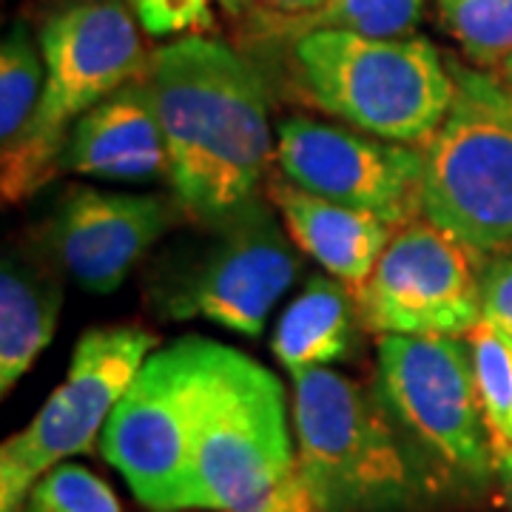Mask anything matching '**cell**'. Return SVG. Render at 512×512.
<instances>
[{
    "label": "cell",
    "mask_w": 512,
    "mask_h": 512,
    "mask_svg": "<svg viewBox=\"0 0 512 512\" xmlns=\"http://www.w3.org/2000/svg\"><path fill=\"white\" fill-rule=\"evenodd\" d=\"M63 285L46 262L20 248L6 251L0 268V393L20 382L55 336Z\"/></svg>",
    "instance_id": "cell-16"
},
{
    "label": "cell",
    "mask_w": 512,
    "mask_h": 512,
    "mask_svg": "<svg viewBox=\"0 0 512 512\" xmlns=\"http://www.w3.org/2000/svg\"><path fill=\"white\" fill-rule=\"evenodd\" d=\"M293 433L322 512H402L430 490L382 399L330 367L293 379Z\"/></svg>",
    "instance_id": "cell-3"
},
{
    "label": "cell",
    "mask_w": 512,
    "mask_h": 512,
    "mask_svg": "<svg viewBox=\"0 0 512 512\" xmlns=\"http://www.w3.org/2000/svg\"><path fill=\"white\" fill-rule=\"evenodd\" d=\"M356 302L350 288L330 276H311L305 291L279 316L274 353L293 379L345 359L353 342Z\"/></svg>",
    "instance_id": "cell-17"
},
{
    "label": "cell",
    "mask_w": 512,
    "mask_h": 512,
    "mask_svg": "<svg viewBox=\"0 0 512 512\" xmlns=\"http://www.w3.org/2000/svg\"><path fill=\"white\" fill-rule=\"evenodd\" d=\"M225 12H231V15H239V12H248V6H251V0H217Z\"/></svg>",
    "instance_id": "cell-27"
},
{
    "label": "cell",
    "mask_w": 512,
    "mask_h": 512,
    "mask_svg": "<svg viewBox=\"0 0 512 512\" xmlns=\"http://www.w3.org/2000/svg\"><path fill=\"white\" fill-rule=\"evenodd\" d=\"M495 478L501 484L504 501L510 504L512 510V444L495 447Z\"/></svg>",
    "instance_id": "cell-26"
},
{
    "label": "cell",
    "mask_w": 512,
    "mask_h": 512,
    "mask_svg": "<svg viewBox=\"0 0 512 512\" xmlns=\"http://www.w3.org/2000/svg\"><path fill=\"white\" fill-rule=\"evenodd\" d=\"M18 512H123L111 487L92 470L57 464L32 487Z\"/></svg>",
    "instance_id": "cell-22"
},
{
    "label": "cell",
    "mask_w": 512,
    "mask_h": 512,
    "mask_svg": "<svg viewBox=\"0 0 512 512\" xmlns=\"http://www.w3.org/2000/svg\"><path fill=\"white\" fill-rule=\"evenodd\" d=\"M330 0H251L248 12L254 15L262 35H274L276 29L288 26L293 20H302L325 9Z\"/></svg>",
    "instance_id": "cell-25"
},
{
    "label": "cell",
    "mask_w": 512,
    "mask_h": 512,
    "mask_svg": "<svg viewBox=\"0 0 512 512\" xmlns=\"http://www.w3.org/2000/svg\"><path fill=\"white\" fill-rule=\"evenodd\" d=\"M481 262L484 251L427 217L404 222L356 288L359 319L382 336H467L484 322Z\"/></svg>",
    "instance_id": "cell-10"
},
{
    "label": "cell",
    "mask_w": 512,
    "mask_h": 512,
    "mask_svg": "<svg viewBox=\"0 0 512 512\" xmlns=\"http://www.w3.org/2000/svg\"><path fill=\"white\" fill-rule=\"evenodd\" d=\"M293 63L319 109L390 143H427L453 100L447 57L427 37L316 29L293 40Z\"/></svg>",
    "instance_id": "cell-4"
},
{
    "label": "cell",
    "mask_w": 512,
    "mask_h": 512,
    "mask_svg": "<svg viewBox=\"0 0 512 512\" xmlns=\"http://www.w3.org/2000/svg\"><path fill=\"white\" fill-rule=\"evenodd\" d=\"M208 353L202 336L151 353L103 427V456L148 510H197L194 439Z\"/></svg>",
    "instance_id": "cell-7"
},
{
    "label": "cell",
    "mask_w": 512,
    "mask_h": 512,
    "mask_svg": "<svg viewBox=\"0 0 512 512\" xmlns=\"http://www.w3.org/2000/svg\"><path fill=\"white\" fill-rule=\"evenodd\" d=\"M453 100L421 148V217L478 251L512 248V89L447 57Z\"/></svg>",
    "instance_id": "cell-6"
},
{
    "label": "cell",
    "mask_w": 512,
    "mask_h": 512,
    "mask_svg": "<svg viewBox=\"0 0 512 512\" xmlns=\"http://www.w3.org/2000/svg\"><path fill=\"white\" fill-rule=\"evenodd\" d=\"M148 35L200 32L211 26V0H128Z\"/></svg>",
    "instance_id": "cell-23"
},
{
    "label": "cell",
    "mask_w": 512,
    "mask_h": 512,
    "mask_svg": "<svg viewBox=\"0 0 512 512\" xmlns=\"http://www.w3.org/2000/svg\"><path fill=\"white\" fill-rule=\"evenodd\" d=\"M134 9L120 0H77L40 29L46 86L37 111L35 137L18 180L3 200L35 194L60 171V157L72 126L128 80L148 69Z\"/></svg>",
    "instance_id": "cell-8"
},
{
    "label": "cell",
    "mask_w": 512,
    "mask_h": 512,
    "mask_svg": "<svg viewBox=\"0 0 512 512\" xmlns=\"http://www.w3.org/2000/svg\"><path fill=\"white\" fill-rule=\"evenodd\" d=\"M498 77H501V80H504V83H507V86L512 89V55L507 57L501 66H498Z\"/></svg>",
    "instance_id": "cell-28"
},
{
    "label": "cell",
    "mask_w": 512,
    "mask_h": 512,
    "mask_svg": "<svg viewBox=\"0 0 512 512\" xmlns=\"http://www.w3.org/2000/svg\"><path fill=\"white\" fill-rule=\"evenodd\" d=\"M268 191L293 242L353 291L370 276L396 231L373 214L316 197L291 180H276Z\"/></svg>",
    "instance_id": "cell-15"
},
{
    "label": "cell",
    "mask_w": 512,
    "mask_h": 512,
    "mask_svg": "<svg viewBox=\"0 0 512 512\" xmlns=\"http://www.w3.org/2000/svg\"><path fill=\"white\" fill-rule=\"evenodd\" d=\"M421 20V0H330L325 9L293 20L274 35H308L316 29L353 32L362 37H410Z\"/></svg>",
    "instance_id": "cell-19"
},
{
    "label": "cell",
    "mask_w": 512,
    "mask_h": 512,
    "mask_svg": "<svg viewBox=\"0 0 512 512\" xmlns=\"http://www.w3.org/2000/svg\"><path fill=\"white\" fill-rule=\"evenodd\" d=\"M211 225L217 234L197 254L165 311L259 336L299 274V259L274 214L256 197Z\"/></svg>",
    "instance_id": "cell-11"
},
{
    "label": "cell",
    "mask_w": 512,
    "mask_h": 512,
    "mask_svg": "<svg viewBox=\"0 0 512 512\" xmlns=\"http://www.w3.org/2000/svg\"><path fill=\"white\" fill-rule=\"evenodd\" d=\"M481 308H484V322L512 339V248L484 254Z\"/></svg>",
    "instance_id": "cell-24"
},
{
    "label": "cell",
    "mask_w": 512,
    "mask_h": 512,
    "mask_svg": "<svg viewBox=\"0 0 512 512\" xmlns=\"http://www.w3.org/2000/svg\"><path fill=\"white\" fill-rule=\"evenodd\" d=\"M481 410L495 447L512 444V339L481 322L467 333Z\"/></svg>",
    "instance_id": "cell-20"
},
{
    "label": "cell",
    "mask_w": 512,
    "mask_h": 512,
    "mask_svg": "<svg viewBox=\"0 0 512 512\" xmlns=\"http://www.w3.org/2000/svg\"><path fill=\"white\" fill-rule=\"evenodd\" d=\"M285 180L399 228L421 217V151L359 128L291 117L279 126Z\"/></svg>",
    "instance_id": "cell-12"
},
{
    "label": "cell",
    "mask_w": 512,
    "mask_h": 512,
    "mask_svg": "<svg viewBox=\"0 0 512 512\" xmlns=\"http://www.w3.org/2000/svg\"><path fill=\"white\" fill-rule=\"evenodd\" d=\"M439 12L478 66L498 69L512 55V0H439Z\"/></svg>",
    "instance_id": "cell-21"
},
{
    "label": "cell",
    "mask_w": 512,
    "mask_h": 512,
    "mask_svg": "<svg viewBox=\"0 0 512 512\" xmlns=\"http://www.w3.org/2000/svg\"><path fill=\"white\" fill-rule=\"evenodd\" d=\"M60 168L111 183H157L171 177L168 143L143 77L128 80L74 123Z\"/></svg>",
    "instance_id": "cell-14"
},
{
    "label": "cell",
    "mask_w": 512,
    "mask_h": 512,
    "mask_svg": "<svg viewBox=\"0 0 512 512\" xmlns=\"http://www.w3.org/2000/svg\"><path fill=\"white\" fill-rule=\"evenodd\" d=\"M143 83L185 211L217 222L254 200L274 148L268 94L254 63L220 40L191 35L154 52Z\"/></svg>",
    "instance_id": "cell-1"
},
{
    "label": "cell",
    "mask_w": 512,
    "mask_h": 512,
    "mask_svg": "<svg viewBox=\"0 0 512 512\" xmlns=\"http://www.w3.org/2000/svg\"><path fill=\"white\" fill-rule=\"evenodd\" d=\"M194 504L217 512H322L299 467L279 379L217 342L197 416Z\"/></svg>",
    "instance_id": "cell-2"
},
{
    "label": "cell",
    "mask_w": 512,
    "mask_h": 512,
    "mask_svg": "<svg viewBox=\"0 0 512 512\" xmlns=\"http://www.w3.org/2000/svg\"><path fill=\"white\" fill-rule=\"evenodd\" d=\"M379 399L430 487L470 495L490 484L495 444L478 399L470 342L382 336Z\"/></svg>",
    "instance_id": "cell-5"
},
{
    "label": "cell",
    "mask_w": 512,
    "mask_h": 512,
    "mask_svg": "<svg viewBox=\"0 0 512 512\" xmlns=\"http://www.w3.org/2000/svg\"><path fill=\"white\" fill-rule=\"evenodd\" d=\"M177 220V205L148 194L72 188L57 205L49 251L80 288L117 291Z\"/></svg>",
    "instance_id": "cell-13"
},
{
    "label": "cell",
    "mask_w": 512,
    "mask_h": 512,
    "mask_svg": "<svg viewBox=\"0 0 512 512\" xmlns=\"http://www.w3.org/2000/svg\"><path fill=\"white\" fill-rule=\"evenodd\" d=\"M46 86V63L23 23H15L0 49V160L3 191L18 180L35 137L37 111Z\"/></svg>",
    "instance_id": "cell-18"
},
{
    "label": "cell",
    "mask_w": 512,
    "mask_h": 512,
    "mask_svg": "<svg viewBox=\"0 0 512 512\" xmlns=\"http://www.w3.org/2000/svg\"><path fill=\"white\" fill-rule=\"evenodd\" d=\"M154 345L157 339L137 325L94 328L74 345L66 379L35 419L3 441L0 512H18L52 467L92 447Z\"/></svg>",
    "instance_id": "cell-9"
}]
</instances>
